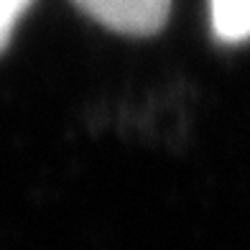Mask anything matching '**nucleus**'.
<instances>
[{"label":"nucleus","mask_w":250,"mask_h":250,"mask_svg":"<svg viewBox=\"0 0 250 250\" xmlns=\"http://www.w3.org/2000/svg\"><path fill=\"white\" fill-rule=\"evenodd\" d=\"M92 21L125 36H153L171 13V0H72Z\"/></svg>","instance_id":"nucleus-1"},{"label":"nucleus","mask_w":250,"mask_h":250,"mask_svg":"<svg viewBox=\"0 0 250 250\" xmlns=\"http://www.w3.org/2000/svg\"><path fill=\"white\" fill-rule=\"evenodd\" d=\"M212 31L222 43L250 41V0H209Z\"/></svg>","instance_id":"nucleus-2"},{"label":"nucleus","mask_w":250,"mask_h":250,"mask_svg":"<svg viewBox=\"0 0 250 250\" xmlns=\"http://www.w3.org/2000/svg\"><path fill=\"white\" fill-rule=\"evenodd\" d=\"M31 3L33 0H0V51L8 46L21 16L28 10Z\"/></svg>","instance_id":"nucleus-3"}]
</instances>
